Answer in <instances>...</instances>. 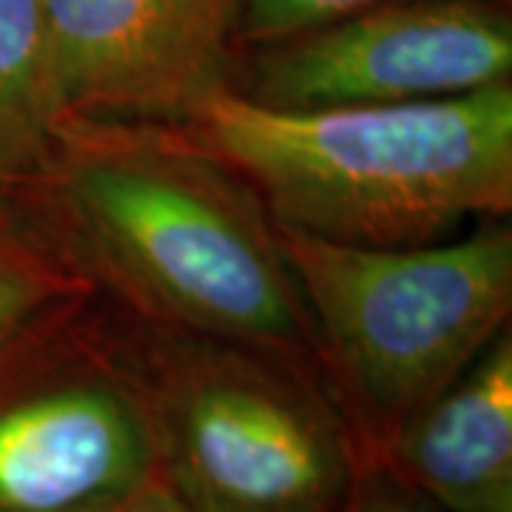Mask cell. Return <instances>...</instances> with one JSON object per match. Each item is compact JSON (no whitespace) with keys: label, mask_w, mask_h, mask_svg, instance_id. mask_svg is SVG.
I'll return each mask as SVG.
<instances>
[{"label":"cell","mask_w":512,"mask_h":512,"mask_svg":"<svg viewBox=\"0 0 512 512\" xmlns=\"http://www.w3.org/2000/svg\"><path fill=\"white\" fill-rule=\"evenodd\" d=\"M345 512H453L441 507L436 501H430L427 495L416 493L413 487H407L404 481L390 476L382 481H370V487H362V493L353 495L348 501Z\"/></svg>","instance_id":"12"},{"label":"cell","mask_w":512,"mask_h":512,"mask_svg":"<svg viewBox=\"0 0 512 512\" xmlns=\"http://www.w3.org/2000/svg\"><path fill=\"white\" fill-rule=\"evenodd\" d=\"M18 205L143 330L234 342L319 370L274 217L188 126L63 117Z\"/></svg>","instance_id":"1"},{"label":"cell","mask_w":512,"mask_h":512,"mask_svg":"<svg viewBox=\"0 0 512 512\" xmlns=\"http://www.w3.org/2000/svg\"><path fill=\"white\" fill-rule=\"evenodd\" d=\"M231 92L288 111L419 103L512 80L501 0H387L245 49Z\"/></svg>","instance_id":"6"},{"label":"cell","mask_w":512,"mask_h":512,"mask_svg":"<svg viewBox=\"0 0 512 512\" xmlns=\"http://www.w3.org/2000/svg\"><path fill=\"white\" fill-rule=\"evenodd\" d=\"M387 0H239L237 49L265 46Z\"/></svg>","instance_id":"11"},{"label":"cell","mask_w":512,"mask_h":512,"mask_svg":"<svg viewBox=\"0 0 512 512\" xmlns=\"http://www.w3.org/2000/svg\"><path fill=\"white\" fill-rule=\"evenodd\" d=\"M0 393V512H89L160 476L146 399L100 293L32 330Z\"/></svg>","instance_id":"5"},{"label":"cell","mask_w":512,"mask_h":512,"mask_svg":"<svg viewBox=\"0 0 512 512\" xmlns=\"http://www.w3.org/2000/svg\"><path fill=\"white\" fill-rule=\"evenodd\" d=\"M507 220L413 248L339 245L274 222L311 319L319 373L379 456L510 328Z\"/></svg>","instance_id":"3"},{"label":"cell","mask_w":512,"mask_h":512,"mask_svg":"<svg viewBox=\"0 0 512 512\" xmlns=\"http://www.w3.org/2000/svg\"><path fill=\"white\" fill-rule=\"evenodd\" d=\"M94 293L49 239L0 214V362L32 330Z\"/></svg>","instance_id":"10"},{"label":"cell","mask_w":512,"mask_h":512,"mask_svg":"<svg viewBox=\"0 0 512 512\" xmlns=\"http://www.w3.org/2000/svg\"><path fill=\"white\" fill-rule=\"evenodd\" d=\"M390 473L453 512H512V333L504 328L384 450Z\"/></svg>","instance_id":"8"},{"label":"cell","mask_w":512,"mask_h":512,"mask_svg":"<svg viewBox=\"0 0 512 512\" xmlns=\"http://www.w3.org/2000/svg\"><path fill=\"white\" fill-rule=\"evenodd\" d=\"M63 117L188 126L231 89L239 0H43Z\"/></svg>","instance_id":"7"},{"label":"cell","mask_w":512,"mask_h":512,"mask_svg":"<svg viewBox=\"0 0 512 512\" xmlns=\"http://www.w3.org/2000/svg\"><path fill=\"white\" fill-rule=\"evenodd\" d=\"M160 476L197 512H342L350 424L322 373L268 350L128 319Z\"/></svg>","instance_id":"4"},{"label":"cell","mask_w":512,"mask_h":512,"mask_svg":"<svg viewBox=\"0 0 512 512\" xmlns=\"http://www.w3.org/2000/svg\"><path fill=\"white\" fill-rule=\"evenodd\" d=\"M89 512H197L188 507L180 493L165 481L163 476L148 478L146 484H140L137 490L114 498L103 507H94Z\"/></svg>","instance_id":"13"},{"label":"cell","mask_w":512,"mask_h":512,"mask_svg":"<svg viewBox=\"0 0 512 512\" xmlns=\"http://www.w3.org/2000/svg\"><path fill=\"white\" fill-rule=\"evenodd\" d=\"M188 128L248 180L276 225L339 245H430L512 211V80L308 111L228 89Z\"/></svg>","instance_id":"2"},{"label":"cell","mask_w":512,"mask_h":512,"mask_svg":"<svg viewBox=\"0 0 512 512\" xmlns=\"http://www.w3.org/2000/svg\"><path fill=\"white\" fill-rule=\"evenodd\" d=\"M60 120L43 0H0V214L35 183Z\"/></svg>","instance_id":"9"}]
</instances>
